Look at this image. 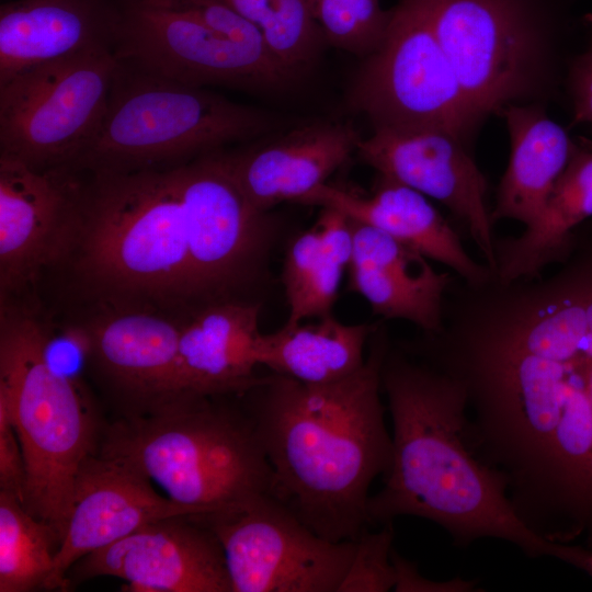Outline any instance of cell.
I'll return each mask as SVG.
<instances>
[{"mask_svg": "<svg viewBox=\"0 0 592 592\" xmlns=\"http://www.w3.org/2000/svg\"><path fill=\"white\" fill-rule=\"evenodd\" d=\"M117 62L111 52L86 53L0 81V156L72 166L101 125Z\"/></svg>", "mask_w": 592, "mask_h": 592, "instance_id": "cell-10", "label": "cell"}, {"mask_svg": "<svg viewBox=\"0 0 592 592\" xmlns=\"http://www.w3.org/2000/svg\"><path fill=\"white\" fill-rule=\"evenodd\" d=\"M181 327L161 314L124 305L81 328L89 357L118 398L121 415L144 414L181 396Z\"/></svg>", "mask_w": 592, "mask_h": 592, "instance_id": "cell-18", "label": "cell"}, {"mask_svg": "<svg viewBox=\"0 0 592 592\" xmlns=\"http://www.w3.org/2000/svg\"><path fill=\"white\" fill-rule=\"evenodd\" d=\"M81 172L71 166L36 169L0 156L1 297L73 250L86 197Z\"/></svg>", "mask_w": 592, "mask_h": 592, "instance_id": "cell-14", "label": "cell"}, {"mask_svg": "<svg viewBox=\"0 0 592 592\" xmlns=\"http://www.w3.org/2000/svg\"><path fill=\"white\" fill-rule=\"evenodd\" d=\"M119 21L118 0L2 3L0 81L39 64L86 53H114Z\"/></svg>", "mask_w": 592, "mask_h": 592, "instance_id": "cell-20", "label": "cell"}, {"mask_svg": "<svg viewBox=\"0 0 592 592\" xmlns=\"http://www.w3.org/2000/svg\"><path fill=\"white\" fill-rule=\"evenodd\" d=\"M389 346L378 326L353 375L309 385L273 374L238 396L272 468V496L331 542L355 540L368 527L369 487L391 464L380 399Z\"/></svg>", "mask_w": 592, "mask_h": 592, "instance_id": "cell-2", "label": "cell"}, {"mask_svg": "<svg viewBox=\"0 0 592 592\" xmlns=\"http://www.w3.org/2000/svg\"><path fill=\"white\" fill-rule=\"evenodd\" d=\"M382 390L392 458L383 488L368 499L369 525L418 516L442 526L456 546L502 539L531 558H556L592 576L590 553L551 543L519 517L504 481L468 442L467 391L458 379L390 344Z\"/></svg>", "mask_w": 592, "mask_h": 592, "instance_id": "cell-1", "label": "cell"}, {"mask_svg": "<svg viewBox=\"0 0 592 592\" xmlns=\"http://www.w3.org/2000/svg\"><path fill=\"white\" fill-rule=\"evenodd\" d=\"M59 545L50 524L0 491V592L47 590Z\"/></svg>", "mask_w": 592, "mask_h": 592, "instance_id": "cell-26", "label": "cell"}, {"mask_svg": "<svg viewBox=\"0 0 592 592\" xmlns=\"http://www.w3.org/2000/svg\"><path fill=\"white\" fill-rule=\"evenodd\" d=\"M352 260L362 264L420 283L442 282L453 277L449 272H436L428 258L387 232L350 218Z\"/></svg>", "mask_w": 592, "mask_h": 592, "instance_id": "cell-30", "label": "cell"}, {"mask_svg": "<svg viewBox=\"0 0 592 592\" xmlns=\"http://www.w3.org/2000/svg\"><path fill=\"white\" fill-rule=\"evenodd\" d=\"M500 114L511 139V156L497 190L491 217L531 226L566 164L579 137H571L540 104H510Z\"/></svg>", "mask_w": 592, "mask_h": 592, "instance_id": "cell-23", "label": "cell"}, {"mask_svg": "<svg viewBox=\"0 0 592 592\" xmlns=\"http://www.w3.org/2000/svg\"><path fill=\"white\" fill-rule=\"evenodd\" d=\"M349 270V289L363 296L375 315L407 320L423 333L441 327L444 297L455 274L446 281L420 283L362 264H350Z\"/></svg>", "mask_w": 592, "mask_h": 592, "instance_id": "cell-28", "label": "cell"}, {"mask_svg": "<svg viewBox=\"0 0 592 592\" xmlns=\"http://www.w3.org/2000/svg\"><path fill=\"white\" fill-rule=\"evenodd\" d=\"M181 395L101 429L96 453L118 459L197 514L272 494L273 471L239 399Z\"/></svg>", "mask_w": 592, "mask_h": 592, "instance_id": "cell-4", "label": "cell"}, {"mask_svg": "<svg viewBox=\"0 0 592 592\" xmlns=\"http://www.w3.org/2000/svg\"><path fill=\"white\" fill-rule=\"evenodd\" d=\"M295 203L333 208L374 226L446 265L468 284H481L493 274L486 263L476 262L467 253L454 227L425 195L398 182L378 177L369 195L326 182Z\"/></svg>", "mask_w": 592, "mask_h": 592, "instance_id": "cell-21", "label": "cell"}, {"mask_svg": "<svg viewBox=\"0 0 592 592\" xmlns=\"http://www.w3.org/2000/svg\"><path fill=\"white\" fill-rule=\"evenodd\" d=\"M394 537L392 522L382 524L378 531L364 528L354 540V555L338 592L394 590L396 584V571L391 561Z\"/></svg>", "mask_w": 592, "mask_h": 592, "instance_id": "cell-32", "label": "cell"}, {"mask_svg": "<svg viewBox=\"0 0 592 592\" xmlns=\"http://www.w3.org/2000/svg\"><path fill=\"white\" fill-rule=\"evenodd\" d=\"M582 26V46L567 64L563 84L571 107V124L592 127V13L583 14Z\"/></svg>", "mask_w": 592, "mask_h": 592, "instance_id": "cell-33", "label": "cell"}, {"mask_svg": "<svg viewBox=\"0 0 592 592\" xmlns=\"http://www.w3.org/2000/svg\"><path fill=\"white\" fill-rule=\"evenodd\" d=\"M312 5L326 43L362 57L379 47L391 18L380 0H312Z\"/></svg>", "mask_w": 592, "mask_h": 592, "instance_id": "cell-29", "label": "cell"}, {"mask_svg": "<svg viewBox=\"0 0 592 592\" xmlns=\"http://www.w3.org/2000/svg\"><path fill=\"white\" fill-rule=\"evenodd\" d=\"M179 175L194 299H231L261 275L273 237L269 212L247 200L224 150L179 164Z\"/></svg>", "mask_w": 592, "mask_h": 592, "instance_id": "cell-13", "label": "cell"}, {"mask_svg": "<svg viewBox=\"0 0 592 592\" xmlns=\"http://www.w3.org/2000/svg\"><path fill=\"white\" fill-rule=\"evenodd\" d=\"M391 561L396 571V592H471L479 591V581L455 577L449 580L435 581L422 576L412 561L402 557L394 548Z\"/></svg>", "mask_w": 592, "mask_h": 592, "instance_id": "cell-35", "label": "cell"}, {"mask_svg": "<svg viewBox=\"0 0 592 592\" xmlns=\"http://www.w3.org/2000/svg\"><path fill=\"white\" fill-rule=\"evenodd\" d=\"M592 218V141L579 137L536 220L517 237L496 241V270L500 282L543 274L568 254L574 229Z\"/></svg>", "mask_w": 592, "mask_h": 592, "instance_id": "cell-24", "label": "cell"}, {"mask_svg": "<svg viewBox=\"0 0 592 592\" xmlns=\"http://www.w3.org/2000/svg\"><path fill=\"white\" fill-rule=\"evenodd\" d=\"M48 332L27 310L1 301L0 397L23 451L24 506L64 538L83 460L96 453L101 424L75 378L52 366Z\"/></svg>", "mask_w": 592, "mask_h": 592, "instance_id": "cell-7", "label": "cell"}, {"mask_svg": "<svg viewBox=\"0 0 592 592\" xmlns=\"http://www.w3.org/2000/svg\"><path fill=\"white\" fill-rule=\"evenodd\" d=\"M261 31L274 58L301 78L326 43L312 0H223Z\"/></svg>", "mask_w": 592, "mask_h": 592, "instance_id": "cell-27", "label": "cell"}, {"mask_svg": "<svg viewBox=\"0 0 592 592\" xmlns=\"http://www.w3.org/2000/svg\"><path fill=\"white\" fill-rule=\"evenodd\" d=\"M317 319L261 333L255 343L258 365L309 385L339 382L360 371L366 342L378 326L345 325L332 314Z\"/></svg>", "mask_w": 592, "mask_h": 592, "instance_id": "cell-25", "label": "cell"}, {"mask_svg": "<svg viewBox=\"0 0 592 592\" xmlns=\"http://www.w3.org/2000/svg\"><path fill=\"white\" fill-rule=\"evenodd\" d=\"M289 124L277 113L118 60L101 125L71 167L89 173L173 167Z\"/></svg>", "mask_w": 592, "mask_h": 592, "instance_id": "cell-6", "label": "cell"}, {"mask_svg": "<svg viewBox=\"0 0 592 592\" xmlns=\"http://www.w3.org/2000/svg\"><path fill=\"white\" fill-rule=\"evenodd\" d=\"M115 577L136 592H232L223 547L194 514L166 517L79 559L69 585Z\"/></svg>", "mask_w": 592, "mask_h": 592, "instance_id": "cell-16", "label": "cell"}, {"mask_svg": "<svg viewBox=\"0 0 592 592\" xmlns=\"http://www.w3.org/2000/svg\"><path fill=\"white\" fill-rule=\"evenodd\" d=\"M430 23L481 122L559 83L558 53L582 27V0H413Z\"/></svg>", "mask_w": 592, "mask_h": 592, "instance_id": "cell-8", "label": "cell"}, {"mask_svg": "<svg viewBox=\"0 0 592 592\" xmlns=\"http://www.w3.org/2000/svg\"><path fill=\"white\" fill-rule=\"evenodd\" d=\"M348 103L373 129L439 128L467 141L480 121L426 18L399 0L379 47L364 57Z\"/></svg>", "mask_w": 592, "mask_h": 592, "instance_id": "cell-9", "label": "cell"}, {"mask_svg": "<svg viewBox=\"0 0 592 592\" xmlns=\"http://www.w3.org/2000/svg\"><path fill=\"white\" fill-rule=\"evenodd\" d=\"M151 482L115 458L93 453L83 460L47 590H67V573L79 559L143 526L174 515L197 514L192 508L159 494Z\"/></svg>", "mask_w": 592, "mask_h": 592, "instance_id": "cell-17", "label": "cell"}, {"mask_svg": "<svg viewBox=\"0 0 592 592\" xmlns=\"http://www.w3.org/2000/svg\"><path fill=\"white\" fill-rule=\"evenodd\" d=\"M118 60L185 84L271 92L299 78L266 47L237 42L159 0H118Z\"/></svg>", "mask_w": 592, "mask_h": 592, "instance_id": "cell-11", "label": "cell"}, {"mask_svg": "<svg viewBox=\"0 0 592 592\" xmlns=\"http://www.w3.org/2000/svg\"><path fill=\"white\" fill-rule=\"evenodd\" d=\"M217 536L232 592H338L355 542H331L272 494L194 514Z\"/></svg>", "mask_w": 592, "mask_h": 592, "instance_id": "cell-12", "label": "cell"}, {"mask_svg": "<svg viewBox=\"0 0 592 592\" xmlns=\"http://www.w3.org/2000/svg\"><path fill=\"white\" fill-rule=\"evenodd\" d=\"M346 266L322 249L316 224L299 234L286 250L281 278L289 314L298 308L312 288L340 282Z\"/></svg>", "mask_w": 592, "mask_h": 592, "instance_id": "cell-31", "label": "cell"}, {"mask_svg": "<svg viewBox=\"0 0 592 592\" xmlns=\"http://www.w3.org/2000/svg\"><path fill=\"white\" fill-rule=\"evenodd\" d=\"M260 309V303L216 300L182 323L180 395L239 396L258 383L254 368Z\"/></svg>", "mask_w": 592, "mask_h": 592, "instance_id": "cell-22", "label": "cell"}, {"mask_svg": "<svg viewBox=\"0 0 592 592\" xmlns=\"http://www.w3.org/2000/svg\"><path fill=\"white\" fill-rule=\"evenodd\" d=\"M356 153L378 177L446 206L494 272L497 238L487 204L488 182L465 140L439 128H375L361 139Z\"/></svg>", "mask_w": 592, "mask_h": 592, "instance_id": "cell-15", "label": "cell"}, {"mask_svg": "<svg viewBox=\"0 0 592 592\" xmlns=\"http://www.w3.org/2000/svg\"><path fill=\"white\" fill-rule=\"evenodd\" d=\"M499 345L522 351L535 384L558 528L592 551V278L543 293L505 326Z\"/></svg>", "mask_w": 592, "mask_h": 592, "instance_id": "cell-3", "label": "cell"}, {"mask_svg": "<svg viewBox=\"0 0 592 592\" xmlns=\"http://www.w3.org/2000/svg\"><path fill=\"white\" fill-rule=\"evenodd\" d=\"M90 174L73 248L81 277L115 301L194 299L179 166Z\"/></svg>", "mask_w": 592, "mask_h": 592, "instance_id": "cell-5", "label": "cell"}, {"mask_svg": "<svg viewBox=\"0 0 592 592\" xmlns=\"http://www.w3.org/2000/svg\"><path fill=\"white\" fill-rule=\"evenodd\" d=\"M274 134V133H273ZM263 136L224 158L247 200L269 212L295 203L344 164L362 139L348 122L314 121Z\"/></svg>", "mask_w": 592, "mask_h": 592, "instance_id": "cell-19", "label": "cell"}, {"mask_svg": "<svg viewBox=\"0 0 592 592\" xmlns=\"http://www.w3.org/2000/svg\"><path fill=\"white\" fill-rule=\"evenodd\" d=\"M27 473L23 451L7 401L0 397V491L24 505Z\"/></svg>", "mask_w": 592, "mask_h": 592, "instance_id": "cell-34", "label": "cell"}]
</instances>
